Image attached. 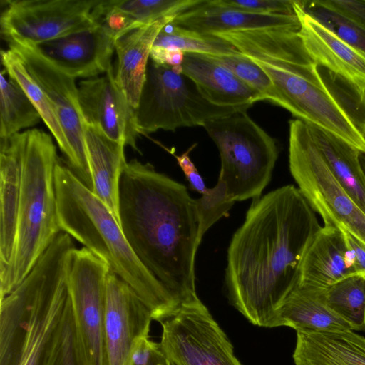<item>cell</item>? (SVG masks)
<instances>
[{
	"label": "cell",
	"mask_w": 365,
	"mask_h": 365,
	"mask_svg": "<svg viewBox=\"0 0 365 365\" xmlns=\"http://www.w3.org/2000/svg\"><path fill=\"white\" fill-rule=\"evenodd\" d=\"M321 227L316 212L292 185L253 200L230 241L225 274L229 302L249 322L274 327Z\"/></svg>",
	"instance_id": "6da1fadb"
},
{
	"label": "cell",
	"mask_w": 365,
	"mask_h": 365,
	"mask_svg": "<svg viewBox=\"0 0 365 365\" xmlns=\"http://www.w3.org/2000/svg\"><path fill=\"white\" fill-rule=\"evenodd\" d=\"M118 211L122 230L148 271L180 305L199 299L195 260L201 242L186 186L133 159L121 173Z\"/></svg>",
	"instance_id": "7a4b0ae2"
},
{
	"label": "cell",
	"mask_w": 365,
	"mask_h": 365,
	"mask_svg": "<svg viewBox=\"0 0 365 365\" xmlns=\"http://www.w3.org/2000/svg\"><path fill=\"white\" fill-rule=\"evenodd\" d=\"M54 178L61 231L130 285L150 310L153 320L160 322L173 314L181 305L140 262L106 204L60 160Z\"/></svg>",
	"instance_id": "3957f363"
},
{
	"label": "cell",
	"mask_w": 365,
	"mask_h": 365,
	"mask_svg": "<svg viewBox=\"0 0 365 365\" xmlns=\"http://www.w3.org/2000/svg\"><path fill=\"white\" fill-rule=\"evenodd\" d=\"M22 133V183L14 251L0 272L1 299L26 278L61 232L55 167L59 158L51 136L34 128Z\"/></svg>",
	"instance_id": "277c9868"
},
{
	"label": "cell",
	"mask_w": 365,
	"mask_h": 365,
	"mask_svg": "<svg viewBox=\"0 0 365 365\" xmlns=\"http://www.w3.org/2000/svg\"><path fill=\"white\" fill-rule=\"evenodd\" d=\"M247 111L240 109L203 125L219 150V177L235 202L260 197L279 156L275 139Z\"/></svg>",
	"instance_id": "5b68a950"
},
{
	"label": "cell",
	"mask_w": 365,
	"mask_h": 365,
	"mask_svg": "<svg viewBox=\"0 0 365 365\" xmlns=\"http://www.w3.org/2000/svg\"><path fill=\"white\" fill-rule=\"evenodd\" d=\"M245 108L248 109L212 104L182 73V66L158 64L149 59L135 122L139 134L148 135L158 130L203 127L212 119Z\"/></svg>",
	"instance_id": "8992f818"
},
{
	"label": "cell",
	"mask_w": 365,
	"mask_h": 365,
	"mask_svg": "<svg viewBox=\"0 0 365 365\" xmlns=\"http://www.w3.org/2000/svg\"><path fill=\"white\" fill-rule=\"evenodd\" d=\"M289 166L298 188L324 225L343 229L365 244V212L334 176L309 125L289 122Z\"/></svg>",
	"instance_id": "52a82bcc"
},
{
	"label": "cell",
	"mask_w": 365,
	"mask_h": 365,
	"mask_svg": "<svg viewBox=\"0 0 365 365\" xmlns=\"http://www.w3.org/2000/svg\"><path fill=\"white\" fill-rule=\"evenodd\" d=\"M74 247L72 237L59 232L26 276L31 294L15 365H41L68 299L66 259Z\"/></svg>",
	"instance_id": "ba28073f"
},
{
	"label": "cell",
	"mask_w": 365,
	"mask_h": 365,
	"mask_svg": "<svg viewBox=\"0 0 365 365\" xmlns=\"http://www.w3.org/2000/svg\"><path fill=\"white\" fill-rule=\"evenodd\" d=\"M66 268L78 349L85 365H108L104 316L110 268L84 247L70 251Z\"/></svg>",
	"instance_id": "9c48e42d"
},
{
	"label": "cell",
	"mask_w": 365,
	"mask_h": 365,
	"mask_svg": "<svg viewBox=\"0 0 365 365\" xmlns=\"http://www.w3.org/2000/svg\"><path fill=\"white\" fill-rule=\"evenodd\" d=\"M160 324V344L172 365H242L200 298L183 304Z\"/></svg>",
	"instance_id": "30bf717a"
},
{
	"label": "cell",
	"mask_w": 365,
	"mask_h": 365,
	"mask_svg": "<svg viewBox=\"0 0 365 365\" xmlns=\"http://www.w3.org/2000/svg\"><path fill=\"white\" fill-rule=\"evenodd\" d=\"M0 17L5 41L36 44L91 28L99 0H10Z\"/></svg>",
	"instance_id": "8fae6325"
},
{
	"label": "cell",
	"mask_w": 365,
	"mask_h": 365,
	"mask_svg": "<svg viewBox=\"0 0 365 365\" xmlns=\"http://www.w3.org/2000/svg\"><path fill=\"white\" fill-rule=\"evenodd\" d=\"M6 42L49 99L73 153V163L70 168L92 190L84 139L85 123L76 78L43 57L31 45L16 41Z\"/></svg>",
	"instance_id": "7c38bea8"
},
{
	"label": "cell",
	"mask_w": 365,
	"mask_h": 365,
	"mask_svg": "<svg viewBox=\"0 0 365 365\" xmlns=\"http://www.w3.org/2000/svg\"><path fill=\"white\" fill-rule=\"evenodd\" d=\"M78 96L86 125L140 152L135 109L118 83L113 66L101 76L81 81Z\"/></svg>",
	"instance_id": "4fadbf2b"
},
{
	"label": "cell",
	"mask_w": 365,
	"mask_h": 365,
	"mask_svg": "<svg viewBox=\"0 0 365 365\" xmlns=\"http://www.w3.org/2000/svg\"><path fill=\"white\" fill-rule=\"evenodd\" d=\"M153 320L150 310L131 287L110 269L104 316L108 365H130L133 344L150 334Z\"/></svg>",
	"instance_id": "5bb4252c"
},
{
	"label": "cell",
	"mask_w": 365,
	"mask_h": 365,
	"mask_svg": "<svg viewBox=\"0 0 365 365\" xmlns=\"http://www.w3.org/2000/svg\"><path fill=\"white\" fill-rule=\"evenodd\" d=\"M115 41L97 22L91 28L29 45L68 75L87 79L105 73L112 66Z\"/></svg>",
	"instance_id": "9a60e30c"
},
{
	"label": "cell",
	"mask_w": 365,
	"mask_h": 365,
	"mask_svg": "<svg viewBox=\"0 0 365 365\" xmlns=\"http://www.w3.org/2000/svg\"><path fill=\"white\" fill-rule=\"evenodd\" d=\"M300 22L298 31L312 60L365 92V54L348 45L302 9L294 0Z\"/></svg>",
	"instance_id": "2e32d148"
},
{
	"label": "cell",
	"mask_w": 365,
	"mask_h": 365,
	"mask_svg": "<svg viewBox=\"0 0 365 365\" xmlns=\"http://www.w3.org/2000/svg\"><path fill=\"white\" fill-rule=\"evenodd\" d=\"M356 274L353 255L343 230L324 225L303 259L298 285L323 291Z\"/></svg>",
	"instance_id": "e0dca14e"
},
{
	"label": "cell",
	"mask_w": 365,
	"mask_h": 365,
	"mask_svg": "<svg viewBox=\"0 0 365 365\" xmlns=\"http://www.w3.org/2000/svg\"><path fill=\"white\" fill-rule=\"evenodd\" d=\"M173 24L200 33H217L268 28L300 29L297 15L260 14L217 5L213 0L176 16Z\"/></svg>",
	"instance_id": "ac0fdd59"
},
{
	"label": "cell",
	"mask_w": 365,
	"mask_h": 365,
	"mask_svg": "<svg viewBox=\"0 0 365 365\" xmlns=\"http://www.w3.org/2000/svg\"><path fill=\"white\" fill-rule=\"evenodd\" d=\"M182 73L214 105L249 108L261 96L226 67L205 54L185 53Z\"/></svg>",
	"instance_id": "d6986e66"
},
{
	"label": "cell",
	"mask_w": 365,
	"mask_h": 365,
	"mask_svg": "<svg viewBox=\"0 0 365 365\" xmlns=\"http://www.w3.org/2000/svg\"><path fill=\"white\" fill-rule=\"evenodd\" d=\"M21 132L0 142V272L10 262L16 235L22 183Z\"/></svg>",
	"instance_id": "ffe728a7"
},
{
	"label": "cell",
	"mask_w": 365,
	"mask_h": 365,
	"mask_svg": "<svg viewBox=\"0 0 365 365\" xmlns=\"http://www.w3.org/2000/svg\"><path fill=\"white\" fill-rule=\"evenodd\" d=\"M84 139L92 192L106 204L120 223L119 183L127 163L125 146L86 124Z\"/></svg>",
	"instance_id": "44dd1931"
},
{
	"label": "cell",
	"mask_w": 365,
	"mask_h": 365,
	"mask_svg": "<svg viewBox=\"0 0 365 365\" xmlns=\"http://www.w3.org/2000/svg\"><path fill=\"white\" fill-rule=\"evenodd\" d=\"M175 17H166L134 29L115 44L117 66L115 76L128 102L135 109L146 77L154 41L162 28Z\"/></svg>",
	"instance_id": "7402d4cb"
},
{
	"label": "cell",
	"mask_w": 365,
	"mask_h": 365,
	"mask_svg": "<svg viewBox=\"0 0 365 365\" xmlns=\"http://www.w3.org/2000/svg\"><path fill=\"white\" fill-rule=\"evenodd\" d=\"M294 365H365V337L352 330L297 331Z\"/></svg>",
	"instance_id": "603a6c76"
},
{
	"label": "cell",
	"mask_w": 365,
	"mask_h": 365,
	"mask_svg": "<svg viewBox=\"0 0 365 365\" xmlns=\"http://www.w3.org/2000/svg\"><path fill=\"white\" fill-rule=\"evenodd\" d=\"M288 327L296 331L328 332L351 330L325 304L322 291L297 285L277 314L274 327Z\"/></svg>",
	"instance_id": "cb8c5ba5"
},
{
	"label": "cell",
	"mask_w": 365,
	"mask_h": 365,
	"mask_svg": "<svg viewBox=\"0 0 365 365\" xmlns=\"http://www.w3.org/2000/svg\"><path fill=\"white\" fill-rule=\"evenodd\" d=\"M309 127L334 176L365 212V173L360 160L361 153L328 132Z\"/></svg>",
	"instance_id": "d4e9b609"
},
{
	"label": "cell",
	"mask_w": 365,
	"mask_h": 365,
	"mask_svg": "<svg viewBox=\"0 0 365 365\" xmlns=\"http://www.w3.org/2000/svg\"><path fill=\"white\" fill-rule=\"evenodd\" d=\"M31 294L26 278L12 292L1 299L0 365H15L24 334Z\"/></svg>",
	"instance_id": "484cf974"
},
{
	"label": "cell",
	"mask_w": 365,
	"mask_h": 365,
	"mask_svg": "<svg viewBox=\"0 0 365 365\" xmlns=\"http://www.w3.org/2000/svg\"><path fill=\"white\" fill-rule=\"evenodd\" d=\"M1 59L9 76L19 83L37 108L42 120L52 133L71 167L73 163V153L49 99L14 51L9 48L1 50Z\"/></svg>",
	"instance_id": "4316f807"
},
{
	"label": "cell",
	"mask_w": 365,
	"mask_h": 365,
	"mask_svg": "<svg viewBox=\"0 0 365 365\" xmlns=\"http://www.w3.org/2000/svg\"><path fill=\"white\" fill-rule=\"evenodd\" d=\"M0 76V138H6L42 119L27 94L4 68Z\"/></svg>",
	"instance_id": "83f0119b"
},
{
	"label": "cell",
	"mask_w": 365,
	"mask_h": 365,
	"mask_svg": "<svg viewBox=\"0 0 365 365\" xmlns=\"http://www.w3.org/2000/svg\"><path fill=\"white\" fill-rule=\"evenodd\" d=\"M322 297L352 331H365V276L346 277L323 290Z\"/></svg>",
	"instance_id": "f1b7e54d"
},
{
	"label": "cell",
	"mask_w": 365,
	"mask_h": 365,
	"mask_svg": "<svg viewBox=\"0 0 365 365\" xmlns=\"http://www.w3.org/2000/svg\"><path fill=\"white\" fill-rule=\"evenodd\" d=\"M172 21L162 28L152 47L210 56L241 54L232 43L220 36L181 28Z\"/></svg>",
	"instance_id": "f546056e"
},
{
	"label": "cell",
	"mask_w": 365,
	"mask_h": 365,
	"mask_svg": "<svg viewBox=\"0 0 365 365\" xmlns=\"http://www.w3.org/2000/svg\"><path fill=\"white\" fill-rule=\"evenodd\" d=\"M304 11L339 38L365 54V28L357 21L334 10L321 0L300 1Z\"/></svg>",
	"instance_id": "4dcf8cb0"
},
{
	"label": "cell",
	"mask_w": 365,
	"mask_h": 365,
	"mask_svg": "<svg viewBox=\"0 0 365 365\" xmlns=\"http://www.w3.org/2000/svg\"><path fill=\"white\" fill-rule=\"evenodd\" d=\"M204 0H112L115 7L125 14L138 27L166 17L176 16Z\"/></svg>",
	"instance_id": "1f68e13d"
},
{
	"label": "cell",
	"mask_w": 365,
	"mask_h": 365,
	"mask_svg": "<svg viewBox=\"0 0 365 365\" xmlns=\"http://www.w3.org/2000/svg\"><path fill=\"white\" fill-rule=\"evenodd\" d=\"M207 56L231 71L259 93L263 100L269 101L285 109L284 101L278 90L267 73L253 61L242 53L236 56Z\"/></svg>",
	"instance_id": "d6a6232c"
},
{
	"label": "cell",
	"mask_w": 365,
	"mask_h": 365,
	"mask_svg": "<svg viewBox=\"0 0 365 365\" xmlns=\"http://www.w3.org/2000/svg\"><path fill=\"white\" fill-rule=\"evenodd\" d=\"M41 365H85L76 344L69 296Z\"/></svg>",
	"instance_id": "836d02e7"
},
{
	"label": "cell",
	"mask_w": 365,
	"mask_h": 365,
	"mask_svg": "<svg viewBox=\"0 0 365 365\" xmlns=\"http://www.w3.org/2000/svg\"><path fill=\"white\" fill-rule=\"evenodd\" d=\"M198 220V238L201 242L205 233L220 218L225 217L235 201L230 195L226 183L220 177L216 185L207 188L200 198L195 199Z\"/></svg>",
	"instance_id": "e575fe53"
},
{
	"label": "cell",
	"mask_w": 365,
	"mask_h": 365,
	"mask_svg": "<svg viewBox=\"0 0 365 365\" xmlns=\"http://www.w3.org/2000/svg\"><path fill=\"white\" fill-rule=\"evenodd\" d=\"M294 0H213L220 6L260 14L296 15Z\"/></svg>",
	"instance_id": "d590c367"
},
{
	"label": "cell",
	"mask_w": 365,
	"mask_h": 365,
	"mask_svg": "<svg viewBox=\"0 0 365 365\" xmlns=\"http://www.w3.org/2000/svg\"><path fill=\"white\" fill-rule=\"evenodd\" d=\"M195 146L196 144H194L180 155H177L174 152L170 150L169 152L176 158L178 165L183 171L192 189L202 195L207 187H206L203 178L191 160L189 155Z\"/></svg>",
	"instance_id": "8d00e7d4"
},
{
	"label": "cell",
	"mask_w": 365,
	"mask_h": 365,
	"mask_svg": "<svg viewBox=\"0 0 365 365\" xmlns=\"http://www.w3.org/2000/svg\"><path fill=\"white\" fill-rule=\"evenodd\" d=\"M324 5L357 21L365 28V0H321Z\"/></svg>",
	"instance_id": "74e56055"
},
{
	"label": "cell",
	"mask_w": 365,
	"mask_h": 365,
	"mask_svg": "<svg viewBox=\"0 0 365 365\" xmlns=\"http://www.w3.org/2000/svg\"><path fill=\"white\" fill-rule=\"evenodd\" d=\"M343 230L346 241L352 252L356 273L365 276V244L345 230Z\"/></svg>",
	"instance_id": "f35d334b"
},
{
	"label": "cell",
	"mask_w": 365,
	"mask_h": 365,
	"mask_svg": "<svg viewBox=\"0 0 365 365\" xmlns=\"http://www.w3.org/2000/svg\"><path fill=\"white\" fill-rule=\"evenodd\" d=\"M133 365H170L163 351L160 342H158L149 357L143 362Z\"/></svg>",
	"instance_id": "ab89813d"
},
{
	"label": "cell",
	"mask_w": 365,
	"mask_h": 365,
	"mask_svg": "<svg viewBox=\"0 0 365 365\" xmlns=\"http://www.w3.org/2000/svg\"><path fill=\"white\" fill-rule=\"evenodd\" d=\"M360 160H361V163L363 170L365 173V154H362V153L361 154Z\"/></svg>",
	"instance_id": "60d3db41"
},
{
	"label": "cell",
	"mask_w": 365,
	"mask_h": 365,
	"mask_svg": "<svg viewBox=\"0 0 365 365\" xmlns=\"http://www.w3.org/2000/svg\"><path fill=\"white\" fill-rule=\"evenodd\" d=\"M170 365H172V364H170Z\"/></svg>",
	"instance_id": "b9f144b4"
}]
</instances>
